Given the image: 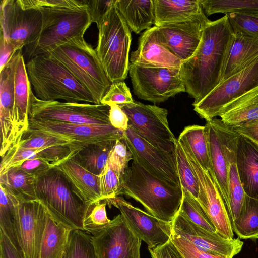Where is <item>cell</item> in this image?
<instances>
[{
    "mask_svg": "<svg viewBox=\"0 0 258 258\" xmlns=\"http://www.w3.org/2000/svg\"><path fill=\"white\" fill-rule=\"evenodd\" d=\"M209 156L214 178L227 210L229 207L228 168L236 160V148L239 134L225 125L221 119L213 118L205 125Z\"/></svg>",
    "mask_w": 258,
    "mask_h": 258,
    "instance_id": "8fae6325",
    "label": "cell"
},
{
    "mask_svg": "<svg viewBox=\"0 0 258 258\" xmlns=\"http://www.w3.org/2000/svg\"><path fill=\"white\" fill-rule=\"evenodd\" d=\"M56 145H68L82 148L85 145L74 144L66 139L54 136L27 130L24 133L18 146L30 149H43Z\"/></svg>",
    "mask_w": 258,
    "mask_h": 258,
    "instance_id": "ee69618b",
    "label": "cell"
},
{
    "mask_svg": "<svg viewBox=\"0 0 258 258\" xmlns=\"http://www.w3.org/2000/svg\"><path fill=\"white\" fill-rule=\"evenodd\" d=\"M26 66L31 85L39 99L97 104L89 91L64 66L48 54L30 58Z\"/></svg>",
    "mask_w": 258,
    "mask_h": 258,
    "instance_id": "7a4b0ae2",
    "label": "cell"
},
{
    "mask_svg": "<svg viewBox=\"0 0 258 258\" xmlns=\"http://www.w3.org/2000/svg\"><path fill=\"white\" fill-rule=\"evenodd\" d=\"M14 200V196L0 186V230L7 235L19 251L15 229Z\"/></svg>",
    "mask_w": 258,
    "mask_h": 258,
    "instance_id": "60d3db41",
    "label": "cell"
},
{
    "mask_svg": "<svg viewBox=\"0 0 258 258\" xmlns=\"http://www.w3.org/2000/svg\"><path fill=\"white\" fill-rule=\"evenodd\" d=\"M179 137L187 142L202 167L207 171L212 170L205 126L199 125L186 126Z\"/></svg>",
    "mask_w": 258,
    "mask_h": 258,
    "instance_id": "e575fe53",
    "label": "cell"
},
{
    "mask_svg": "<svg viewBox=\"0 0 258 258\" xmlns=\"http://www.w3.org/2000/svg\"><path fill=\"white\" fill-rule=\"evenodd\" d=\"M231 224L239 239H258V200L245 195L240 215Z\"/></svg>",
    "mask_w": 258,
    "mask_h": 258,
    "instance_id": "836d02e7",
    "label": "cell"
},
{
    "mask_svg": "<svg viewBox=\"0 0 258 258\" xmlns=\"http://www.w3.org/2000/svg\"><path fill=\"white\" fill-rule=\"evenodd\" d=\"M24 8L41 7L82 9L88 7V0H18Z\"/></svg>",
    "mask_w": 258,
    "mask_h": 258,
    "instance_id": "c3c4849f",
    "label": "cell"
},
{
    "mask_svg": "<svg viewBox=\"0 0 258 258\" xmlns=\"http://www.w3.org/2000/svg\"><path fill=\"white\" fill-rule=\"evenodd\" d=\"M1 149L3 156L17 146L14 122V89L12 72L7 63L0 71Z\"/></svg>",
    "mask_w": 258,
    "mask_h": 258,
    "instance_id": "cb8c5ba5",
    "label": "cell"
},
{
    "mask_svg": "<svg viewBox=\"0 0 258 258\" xmlns=\"http://www.w3.org/2000/svg\"><path fill=\"white\" fill-rule=\"evenodd\" d=\"M130 61L143 66L178 70L182 63L162 42L158 28L155 26L141 35L137 49L131 53Z\"/></svg>",
    "mask_w": 258,
    "mask_h": 258,
    "instance_id": "603a6c76",
    "label": "cell"
},
{
    "mask_svg": "<svg viewBox=\"0 0 258 258\" xmlns=\"http://www.w3.org/2000/svg\"><path fill=\"white\" fill-rule=\"evenodd\" d=\"M257 57L258 35L234 31L221 82L240 71Z\"/></svg>",
    "mask_w": 258,
    "mask_h": 258,
    "instance_id": "4316f807",
    "label": "cell"
},
{
    "mask_svg": "<svg viewBox=\"0 0 258 258\" xmlns=\"http://www.w3.org/2000/svg\"><path fill=\"white\" fill-rule=\"evenodd\" d=\"M234 31L258 35V14H227Z\"/></svg>",
    "mask_w": 258,
    "mask_h": 258,
    "instance_id": "681fc988",
    "label": "cell"
},
{
    "mask_svg": "<svg viewBox=\"0 0 258 258\" xmlns=\"http://www.w3.org/2000/svg\"><path fill=\"white\" fill-rule=\"evenodd\" d=\"M110 106L104 104L44 101L30 94L29 120H44L66 123L111 125Z\"/></svg>",
    "mask_w": 258,
    "mask_h": 258,
    "instance_id": "ba28073f",
    "label": "cell"
},
{
    "mask_svg": "<svg viewBox=\"0 0 258 258\" xmlns=\"http://www.w3.org/2000/svg\"><path fill=\"white\" fill-rule=\"evenodd\" d=\"M154 26L181 22L204 13L200 0H153Z\"/></svg>",
    "mask_w": 258,
    "mask_h": 258,
    "instance_id": "83f0119b",
    "label": "cell"
},
{
    "mask_svg": "<svg viewBox=\"0 0 258 258\" xmlns=\"http://www.w3.org/2000/svg\"><path fill=\"white\" fill-rule=\"evenodd\" d=\"M35 193L49 214L76 229L83 230V218L87 205L74 192L59 170L54 167L37 178Z\"/></svg>",
    "mask_w": 258,
    "mask_h": 258,
    "instance_id": "52a82bcc",
    "label": "cell"
},
{
    "mask_svg": "<svg viewBox=\"0 0 258 258\" xmlns=\"http://www.w3.org/2000/svg\"><path fill=\"white\" fill-rule=\"evenodd\" d=\"M14 197L16 233L22 258H39L45 228L46 211L38 200Z\"/></svg>",
    "mask_w": 258,
    "mask_h": 258,
    "instance_id": "9a60e30c",
    "label": "cell"
},
{
    "mask_svg": "<svg viewBox=\"0 0 258 258\" xmlns=\"http://www.w3.org/2000/svg\"><path fill=\"white\" fill-rule=\"evenodd\" d=\"M54 168L63 174L74 192L85 204L102 200L98 176L86 170L72 157Z\"/></svg>",
    "mask_w": 258,
    "mask_h": 258,
    "instance_id": "484cf974",
    "label": "cell"
},
{
    "mask_svg": "<svg viewBox=\"0 0 258 258\" xmlns=\"http://www.w3.org/2000/svg\"><path fill=\"white\" fill-rule=\"evenodd\" d=\"M233 130L239 134L245 136L258 143V119Z\"/></svg>",
    "mask_w": 258,
    "mask_h": 258,
    "instance_id": "680465c9",
    "label": "cell"
},
{
    "mask_svg": "<svg viewBox=\"0 0 258 258\" xmlns=\"http://www.w3.org/2000/svg\"><path fill=\"white\" fill-rule=\"evenodd\" d=\"M118 105L129 119L128 127L154 147L175 155L177 139L169 127L167 109L137 101Z\"/></svg>",
    "mask_w": 258,
    "mask_h": 258,
    "instance_id": "9c48e42d",
    "label": "cell"
},
{
    "mask_svg": "<svg viewBox=\"0 0 258 258\" xmlns=\"http://www.w3.org/2000/svg\"><path fill=\"white\" fill-rule=\"evenodd\" d=\"M126 172L118 166L107 162L98 176L100 195L102 200L122 195V187Z\"/></svg>",
    "mask_w": 258,
    "mask_h": 258,
    "instance_id": "8d00e7d4",
    "label": "cell"
},
{
    "mask_svg": "<svg viewBox=\"0 0 258 258\" xmlns=\"http://www.w3.org/2000/svg\"><path fill=\"white\" fill-rule=\"evenodd\" d=\"M210 21L204 13L192 19L157 27L164 44L183 62L197 49L203 30Z\"/></svg>",
    "mask_w": 258,
    "mask_h": 258,
    "instance_id": "44dd1931",
    "label": "cell"
},
{
    "mask_svg": "<svg viewBox=\"0 0 258 258\" xmlns=\"http://www.w3.org/2000/svg\"><path fill=\"white\" fill-rule=\"evenodd\" d=\"M43 149H30L18 145L12 147L1 157L0 174L9 168L20 165L26 160L39 158V153Z\"/></svg>",
    "mask_w": 258,
    "mask_h": 258,
    "instance_id": "f6af8a7d",
    "label": "cell"
},
{
    "mask_svg": "<svg viewBox=\"0 0 258 258\" xmlns=\"http://www.w3.org/2000/svg\"><path fill=\"white\" fill-rule=\"evenodd\" d=\"M172 231L197 247L213 254L233 258L241 250L243 242L239 238L228 239L217 232L196 225L178 211L172 221Z\"/></svg>",
    "mask_w": 258,
    "mask_h": 258,
    "instance_id": "d6986e66",
    "label": "cell"
},
{
    "mask_svg": "<svg viewBox=\"0 0 258 258\" xmlns=\"http://www.w3.org/2000/svg\"><path fill=\"white\" fill-rule=\"evenodd\" d=\"M114 2L115 0H88L89 11L93 23L98 24Z\"/></svg>",
    "mask_w": 258,
    "mask_h": 258,
    "instance_id": "f5cc1de1",
    "label": "cell"
},
{
    "mask_svg": "<svg viewBox=\"0 0 258 258\" xmlns=\"http://www.w3.org/2000/svg\"><path fill=\"white\" fill-rule=\"evenodd\" d=\"M170 240L176 247L181 258H227L204 251L173 231Z\"/></svg>",
    "mask_w": 258,
    "mask_h": 258,
    "instance_id": "bcb514c9",
    "label": "cell"
},
{
    "mask_svg": "<svg viewBox=\"0 0 258 258\" xmlns=\"http://www.w3.org/2000/svg\"><path fill=\"white\" fill-rule=\"evenodd\" d=\"M236 164L246 195L258 200V143L239 134Z\"/></svg>",
    "mask_w": 258,
    "mask_h": 258,
    "instance_id": "d4e9b609",
    "label": "cell"
},
{
    "mask_svg": "<svg viewBox=\"0 0 258 258\" xmlns=\"http://www.w3.org/2000/svg\"><path fill=\"white\" fill-rule=\"evenodd\" d=\"M105 201L110 208L113 206L119 210L131 231L149 248L162 245L170 240L173 230L172 222L161 220L135 207L121 197Z\"/></svg>",
    "mask_w": 258,
    "mask_h": 258,
    "instance_id": "e0dca14e",
    "label": "cell"
},
{
    "mask_svg": "<svg viewBox=\"0 0 258 258\" xmlns=\"http://www.w3.org/2000/svg\"><path fill=\"white\" fill-rule=\"evenodd\" d=\"M134 101L129 88L124 81H120L111 84L101 104L110 106L130 104Z\"/></svg>",
    "mask_w": 258,
    "mask_h": 258,
    "instance_id": "7dc6e473",
    "label": "cell"
},
{
    "mask_svg": "<svg viewBox=\"0 0 258 258\" xmlns=\"http://www.w3.org/2000/svg\"><path fill=\"white\" fill-rule=\"evenodd\" d=\"M105 200L87 205L83 218V231L95 236L107 228L112 223L107 216Z\"/></svg>",
    "mask_w": 258,
    "mask_h": 258,
    "instance_id": "74e56055",
    "label": "cell"
},
{
    "mask_svg": "<svg viewBox=\"0 0 258 258\" xmlns=\"http://www.w3.org/2000/svg\"><path fill=\"white\" fill-rule=\"evenodd\" d=\"M177 140L199 181L200 193L197 200L210 219L216 232L225 238H234L231 221L213 172L202 167L183 138L178 137Z\"/></svg>",
    "mask_w": 258,
    "mask_h": 258,
    "instance_id": "7c38bea8",
    "label": "cell"
},
{
    "mask_svg": "<svg viewBox=\"0 0 258 258\" xmlns=\"http://www.w3.org/2000/svg\"><path fill=\"white\" fill-rule=\"evenodd\" d=\"M183 190V196L179 211L193 223L212 232L215 227L198 201L187 191Z\"/></svg>",
    "mask_w": 258,
    "mask_h": 258,
    "instance_id": "b9f144b4",
    "label": "cell"
},
{
    "mask_svg": "<svg viewBox=\"0 0 258 258\" xmlns=\"http://www.w3.org/2000/svg\"><path fill=\"white\" fill-rule=\"evenodd\" d=\"M218 116L232 129L258 119V87L224 106Z\"/></svg>",
    "mask_w": 258,
    "mask_h": 258,
    "instance_id": "f1b7e54d",
    "label": "cell"
},
{
    "mask_svg": "<svg viewBox=\"0 0 258 258\" xmlns=\"http://www.w3.org/2000/svg\"><path fill=\"white\" fill-rule=\"evenodd\" d=\"M234 31L227 15L210 22L204 28L200 43L192 56L182 62L180 73L186 92L201 101L221 82Z\"/></svg>",
    "mask_w": 258,
    "mask_h": 258,
    "instance_id": "6da1fadb",
    "label": "cell"
},
{
    "mask_svg": "<svg viewBox=\"0 0 258 258\" xmlns=\"http://www.w3.org/2000/svg\"><path fill=\"white\" fill-rule=\"evenodd\" d=\"M36 179L19 166H15L0 174V186L19 200H35Z\"/></svg>",
    "mask_w": 258,
    "mask_h": 258,
    "instance_id": "1f68e13d",
    "label": "cell"
},
{
    "mask_svg": "<svg viewBox=\"0 0 258 258\" xmlns=\"http://www.w3.org/2000/svg\"><path fill=\"white\" fill-rule=\"evenodd\" d=\"M28 130L54 136L82 145L121 140L123 134V131L111 125H85L44 120H29Z\"/></svg>",
    "mask_w": 258,
    "mask_h": 258,
    "instance_id": "ac0fdd59",
    "label": "cell"
},
{
    "mask_svg": "<svg viewBox=\"0 0 258 258\" xmlns=\"http://www.w3.org/2000/svg\"><path fill=\"white\" fill-rule=\"evenodd\" d=\"M177 167L182 189L198 199L200 193L198 180L178 140L176 146Z\"/></svg>",
    "mask_w": 258,
    "mask_h": 258,
    "instance_id": "7bdbcfd3",
    "label": "cell"
},
{
    "mask_svg": "<svg viewBox=\"0 0 258 258\" xmlns=\"http://www.w3.org/2000/svg\"><path fill=\"white\" fill-rule=\"evenodd\" d=\"M8 64L11 69L14 81V122L16 141L18 145L29 126L30 94L32 90L22 49L17 51Z\"/></svg>",
    "mask_w": 258,
    "mask_h": 258,
    "instance_id": "7402d4cb",
    "label": "cell"
},
{
    "mask_svg": "<svg viewBox=\"0 0 258 258\" xmlns=\"http://www.w3.org/2000/svg\"><path fill=\"white\" fill-rule=\"evenodd\" d=\"M128 73L134 93L142 100L161 103L185 92L180 70L130 62Z\"/></svg>",
    "mask_w": 258,
    "mask_h": 258,
    "instance_id": "30bf717a",
    "label": "cell"
},
{
    "mask_svg": "<svg viewBox=\"0 0 258 258\" xmlns=\"http://www.w3.org/2000/svg\"><path fill=\"white\" fill-rule=\"evenodd\" d=\"M133 160L132 155L122 139L117 140L110 152L108 162L118 166L121 169L126 171L128 163Z\"/></svg>",
    "mask_w": 258,
    "mask_h": 258,
    "instance_id": "f907efd6",
    "label": "cell"
},
{
    "mask_svg": "<svg viewBox=\"0 0 258 258\" xmlns=\"http://www.w3.org/2000/svg\"><path fill=\"white\" fill-rule=\"evenodd\" d=\"M0 41V71H1L6 66L12 57L17 51H16L12 45L2 36H1Z\"/></svg>",
    "mask_w": 258,
    "mask_h": 258,
    "instance_id": "6f0895ef",
    "label": "cell"
},
{
    "mask_svg": "<svg viewBox=\"0 0 258 258\" xmlns=\"http://www.w3.org/2000/svg\"><path fill=\"white\" fill-rule=\"evenodd\" d=\"M205 13L258 14V0H200Z\"/></svg>",
    "mask_w": 258,
    "mask_h": 258,
    "instance_id": "d590c367",
    "label": "cell"
},
{
    "mask_svg": "<svg viewBox=\"0 0 258 258\" xmlns=\"http://www.w3.org/2000/svg\"><path fill=\"white\" fill-rule=\"evenodd\" d=\"M63 258H99L92 235L82 230H73Z\"/></svg>",
    "mask_w": 258,
    "mask_h": 258,
    "instance_id": "f35d334b",
    "label": "cell"
},
{
    "mask_svg": "<svg viewBox=\"0 0 258 258\" xmlns=\"http://www.w3.org/2000/svg\"><path fill=\"white\" fill-rule=\"evenodd\" d=\"M72 226L55 218L46 211V221L39 258H63L68 247Z\"/></svg>",
    "mask_w": 258,
    "mask_h": 258,
    "instance_id": "f546056e",
    "label": "cell"
},
{
    "mask_svg": "<svg viewBox=\"0 0 258 258\" xmlns=\"http://www.w3.org/2000/svg\"><path fill=\"white\" fill-rule=\"evenodd\" d=\"M117 140H108L85 145L72 157L89 172L99 176L108 162Z\"/></svg>",
    "mask_w": 258,
    "mask_h": 258,
    "instance_id": "d6a6232c",
    "label": "cell"
},
{
    "mask_svg": "<svg viewBox=\"0 0 258 258\" xmlns=\"http://www.w3.org/2000/svg\"><path fill=\"white\" fill-rule=\"evenodd\" d=\"M92 239L99 258H141L142 241L131 231L120 214Z\"/></svg>",
    "mask_w": 258,
    "mask_h": 258,
    "instance_id": "ffe728a7",
    "label": "cell"
},
{
    "mask_svg": "<svg viewBox=\"0 0 258 258\" xmlns=\"http://www.w3.org/2000/svg\"><path fill=\"white\" fill-rule=\"evenodd\" d=\"M0 11L1 36L16 51L36 41L42 25L39 9L24 8L18 0H2Z\"/></svg>",
    "mask_w": 258,
    "mask_h": 258,
    "instance_id": "4fadbf2b",
    "label": "cell"
},
{
    "mask_svg": "<svg viewBox=\"0 0 258 258\" xmlns=\"http://www.w3.org/2000/svg\"><path fill=\"white\" fill-rule=\"evenodd\" d=\"M122 139L132 155L133 161L159 179L174 186L181 187L176 154L154 147L130 127L123 132Z\"/></svg>",
    "mask_w": 258,
    "mask_h": 258,
    "instance_id": "2e32d148",
    "label": "cell"
},
{
    "mask_svg": "<svg viewBox=\"0 0 258 258\" xmlns=\"http://www.w3.org/2000/svg\"><path fill=\"white\" fill-rule=\"evenodd\" d=\"M236 161H232L228 168V213L231 222L239 217L246 195L239 177Z\"/></svg>",
    "mask_w": 258,
    "mask_h": 258,
    "instance_id": "ab89813d",
    "label": "cell"
},
{
    "mask_svg": "<svg viewBox=\"0 0 258 258\" xmlns=\"http://www.w3.org/2000/svg\"><path fill=\"white\" fill-rule=\"evenodd\" d=\"M152 258H181L176 247L170 240L165 244L149 248Z\"/></svg>",
    "mask_w": 258,
    "mask_h": 258,
    "instance_id": "11a10c76",
    "label": "cell"
},
{
    "mask_svg": "<svg viewBox=\"0 0 258 258\" xmlns=\"http://www.w3.org/2000/svg\"><path fill=\"white\" fill-rule=\"evenodd\" d=\"M122 193L140 203L150 214L166 222L173 221L183 196L182 187L159 179L134 161L126 171Z\"/></svg>",
    "mask_w": 258,
    "mask_h": 258,
    "instance_id": "3957f363",
    "label": "cell"
},
{
    "mask_svg": "<svg viewBox=\"0 0 258 258\" xmlns=\"http://www.w3.org/2000/svg\"><path fill=\"white\" fill-rule=\"evenodd\" d=\"M116 6L130 30L136 34L154 24L153 0H116Z\"/></svg>",
    "mask_w": 258,
    "mask_h": 258,
    "instance_id": "4dcf8cb0",
    "label": "cell"
},
{
    "mask_svg": "<svg viewBox=\"0 0 258 258\" xmlns=\"http://www.w3.org/2000/svg\"><path fill=\"white\" fill-rule=\"evenodd\" d=\"M42 25L36 41L26 46L29 59L46 54L56 45L72 38L84 36L93 23L88 7L69 9L41 7Z\"/></svg>",
    "mask_w": 258,
    "mask_h": 258,
    "instance_id": "8992f818",
    "label": "cell"
},
{
    "mask_svg": "<svg viewBox=\"0 0 258 258\" xmlns=\"http://www.w3.org/2000/svg\"><path fill=\"white\" fill-rule=\"evenodd\" d=\"M18 166L36 178L54 168L51 163L39 158L26 160Z\"/></svg>",
    "mask_w": 258,
    "mask_h": 258,
    "instance_id": "816d5d0a",
    "label": "cell"
},
{
    "mask_svg": "<svg viewBox=\"0 0 258 258\" xmlns=\"http://www.w3.org/2000/svg\"><path fill=\"white\" fill-rule=\"evenodd\" d=\"M109 120L111 125L114 128L122 131H126L128 128L129 119L118 105L112 104L110 106Z\"/></svg>",
    "mask_w": 258,
    "mask_h": 258,
    "instance_id": "db71d44e",
    "label": "cell"
},
{
    "mask_svg": "<svg viewBox=\"0 0 258 258\" xmlns=\"http://www.w3.org/2000/svg\"><path fill=\"white\" fill-rule=\"evenodd\" d=\"M61 63L94 97L97 104L108 90L112 83L107 77L95 49L84 36L61 43L47 54Z\"/></svg>",
    "mask_w": 258,
    "mask_h": 258,
    "instance_id": "5b68a950",
    "label": "cell"
},
{
    "mask_svg": "<svg viewBox=\"0 0 258 258\" xmlns=\"http://www.w3.org/2000/svg\"><path fill=\"white\" fill-rule=\"evenodd\" d=\"M258 87V57L239 72L221 82L194 110L206 121L218 116L220 110L235 99Z\"/></svg>",
    "mask_w": 258,
    "mask_h": 258,
    "instance_id": "5bb4252c",
    "label": "cell"
},
{
    "mask_svg": "<svg viewBox=\"0 0 258 258\" xmlns=\"http://www.w3.org/2000/svg\"><path fill=\"white\" fill-rule=\"evenodd\" d=\"M97 26L98 39L95 49L105 73L112 83L123 81L128 73L132 36L116 0Z\"/></svg>",
    "mask_w": 258,
    "mask_h": 258,
    "instance_id": "277c9868",
    "label": "cell"
},
{
    "mask_svg": "<svg viewBox=\"0 0 258 258\" xmlns=\"http://www.w3.org/2000/svg\"><path fill=\"white\" fill-rule=\"evenodd\" d=\"M1 258H22L20 251L7 235L0 230Z\"/></svg>",
    "mask_w": 258,
    "mask_h": 258,
    "instance_id": "9f6ffc18",
    "label": "cell"
}]
</instances>
